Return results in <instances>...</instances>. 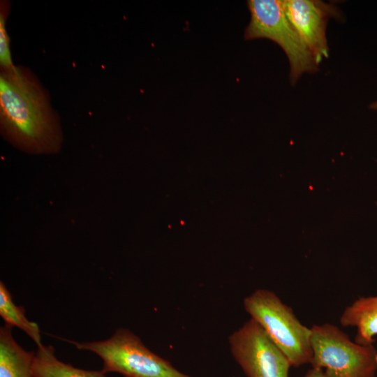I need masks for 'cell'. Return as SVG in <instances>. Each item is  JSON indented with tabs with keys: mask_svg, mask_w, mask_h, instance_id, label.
Instances as JSON below:
<instances>
[{
	"mask_svg": "<svg viewBox=\"0 0 377 377\" xmlns=\"http://www.w3.org/2000/svg\"><path fill=\"white\" fill-rule=\"evenodd\" d=\"M0 123L4 138L24 151L49 154L61 147L59 121L42 88L15 66L1 73Z\"/></svg>",
	"mask_w": 377,
	"mask_h": 377,
	"instance_id": "cell-1",
	"label": "cell"
},
{
	"mask_svg": "<svg viewBox=\"0 0 377 377\" xmlns=\"http://www.w3.org/2000/svg\"><path fill=\"white\" fill-rule=\"evenodd\" d=\"M244 308L288 360L299 367L312 360L311 330L273 292L257 289L243 301Z\"/></svg>",
	"mask_w": 377,
	"mask_h": 377,
	"instance_id": "cell-2",
	"label": "cell"
},
{
	"mask_svg": "<svg viewBox=\"0 0 377 377\" xmlns=\"http://www.w3.org/2000/svg\"><path fill=\"white\" fill-rule=\"evenodd\" d=\"M71 342L80 350L98 355L105 374L116 372L124 377H192L151 351L128 329H118L104 341Z\"/></svg>",
	"mask_w": 377,
	"mask_h": 377,
	"instance_id": "cell-3",
	"label": "cell"
},
{
	"mask_svg": "<svg viewBox=\"0 0 377 377\" xmlns=\"http://www.w3.org/2000/svg\"><path fill=\"white\" fill-rule=\"evenodd\" d=\"M247 6L251 19L244 31V38H267L277 43L288 59L292 84L304 73L318 71L314 56L286 14L283 0H249Z\"/></svg>",
	"mask_w": 377,
	"mask_h": 377,
	"instance_id": "cell-4",
	"label": "cell"
},
{
	"mask_svg": "<svg viewBox=\"0 0 377 377\" xmlns=\"http://www.w3.org/2000/svg\"><path fill=\"white\" fill-rule=\"evenodd\" d=\"M311 330L312 367L325 369L328 377H375L377 349L350 339L331 323L314 325Z\"/></svg>",
	"mask_w": 377,
	"mask_h": 377,
	"instance_id": "cell-5",
	"label": "cell"
},
{
	"mask_svg": "<svg viewBox=\"0 0 377 377\" xmlns=\"http://www.w3.org/2000/svg\"><path fill=\"white\" fill-rule=\"evenodd\" d=\"M230 352L247 377H288V360L250 318L228 337Z\"/></svg>",
	"mask_w": 377,
	"mask_h": 377,
	"instance_id": "cell-6",
	"label": "cell"
},
{
	"mask_svg": "<svg viewBox=\"0 0 377 377\" xmlns=\"http://www.w3.org/2000/svg\"><path fill=\"white\" fill-rule=\"evenodd\" d=\"M286 14L317 63L329 57L326 27L330 17L340 19L333 4L319 0H283Z\"/></svg>",
	"mask_w": 377,
	"mask_h": 377,
	"instance_id": "cell-7",
	"label": "cell"
},
{
	"mask_svg": "<svg viewBox=\"0 0 377 377\" xmlns=\"http://www.w3.org/2000/svg\"><path fill=\"white\" fill-rule=\"evenodd\" d=\"M339 321L343 327L356 328L354 341L373 344L377 335V295L360 297L345 308Z\"/></svg>",
	"mask_w": 377,
	"mask_h": 377,
	"instance_id": "cell-8",
	"label": "cell"
},
{
	"mask_svg": "<svg viewBox=\"0 0 377 377\" xmlns=\"http://www.w3.org/2000/svg\"><path fill=\"white\" fill-rule=\"evenodd\" d=\"M11 328L6 324L0 329V377H34L35 353L24 350L15 341Z\"/></svg>",
	"mask_w": 377,
	"mask_h": 377,
	"instance_id": "cell-9",
	"label": "cell"
},
{
	"mask_svg": "<svg viewBox=\"0 0 377 377\" xmlns=\"http://www.w3.org/2000/svg\"><path fill=\"white\" fill-rule=\"evenodd\" d=\"M32 373L34 377H107L102 369L84 370L60 361L52 346L43 345L35 353Z\"/></svg>",
	"mask_w": 377,
	"mask_h": 377,
	"instance_id": "cell-10",
	"label": "cell"
},
{
	"mask_svg": "<svg viewBox=\"0 0 377 377\" xmlns=\"http://www.w3.org/2000/svg\"><path fill=\"white\" fill-rule=\"evenodd\" d=\"M0 315L7 325L23 330L36 343L43 346L38 325L29 320L23 307L15 304L9 290L3 282H0Z\"/></svg>",
	"mask_w": 377,
	"mask_h": 377,
	"instance_id": "cell-11",
	"label": "cell"
},
{
	"mask_svg": "<svg viewBox=\"0 0 377 377\" xmlns=\"http://www.w3.org/2000/svg\"><path fill=\"white\" fill-rule=\"evenodd\" d=\"M5 8L1 7L0 14V64L3 70L13 68L9 47V37L6 29Z\"/></svg>",
	"mask_w": 377,
	"mask_h": 377,
	"instance_id": "cell-12",
	"label": "cell"
},
{
	"mask_svg": "<svg viewBox=\"0 0 377 377\" xmlns=\"http://www.w3.org/2000/svg\"><path fill=\"white\" fill-rule=\"evenodd\" d=\"M303 377H328L322 369L312 367Z\"/></svg>",
	"mask_w": 377,
	"mask_h": 377,
	"instance_id": "cell-13",
	"label": "cell"
},
{
	"mask_svg": "<svg viewBox=\"0 0 377 377\" xmlns=\"http://www.w3.org/2000/svg\"><path fill=\"white\" fill-rule=\"evenodd\" d=\"M369 108L371 110H377V101L372 102L369 105Z\"/></svg>",
	"mask_w": 377,
	"mask_h": 377,
	"instance_id": "cell-14",
	"label": "cell"
}]
</instances>
